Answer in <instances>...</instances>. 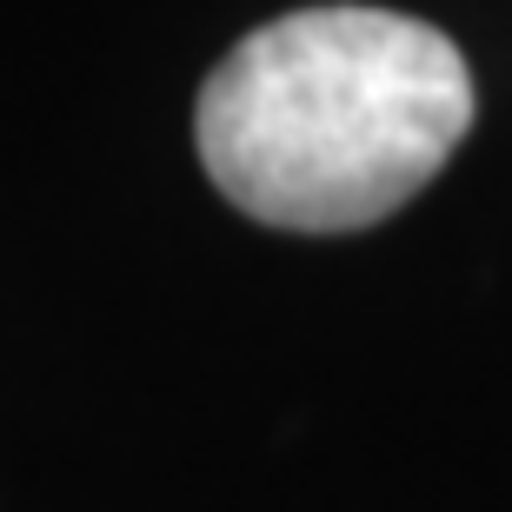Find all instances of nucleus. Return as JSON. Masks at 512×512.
<instances>
[{
  "label": "nucleus",
  "mask_w": 512,
  "mask_h": 512,
  "mask_svg": "<svg viewBox=\"0 0 512 512\" xmlns=\"http://www.w3.org/2000/svg\"><path fill=\"white\" fill-rule=\"evenodd\" d=\"M473 127L453 40L386 7H300L253 27L200 87V167L247 220L353 233L399 213Z\"/></svg>",
  "instance_id": "obj_1"
}]
</instances>
